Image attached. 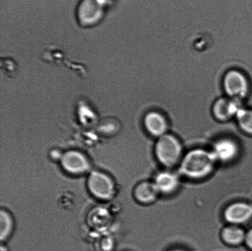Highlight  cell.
<instances>
[{"instance_id":"17","label":"cell","mask_w":252,"mask_h":251,"mask_svg":"<svg viewBox=\"0 0 252 251\" xmlns=\"http://www.w3.org/2000/svg\"><path fill=\"white\" fill-rule=\"evenodd\" d=\"M182 251V250H175V251Z\"/></svg>"},{"instance_id":"1","label":"cell","mask_w":252,"mask_h":251,"mask_svg":"<svg viewBox=\"0 0 252 251\" xmlns=\"http://www.w3.org/2000/svg\"><path fill=\"white\" fill-rule=\"evenodd\" d=\"M216 160L212 152L194 150L185 157L182 164V171L190 178H202L212 171Z\"/></svg>"},{"instance_id":"16","label":"cell","mask_w":252,"mask_h":251,"mask_svg":"<svg viewBox=\"0 0 252 251\" xmlns=\"http://www.w3.org/2000/svg\"><path fill=\"white\" fill-rule=\"evenodd\" d=\"M246 242L249 247L252 250V230H251L246 236Z\"/></svg>"},{"instance_id":"9","label":"cell","mask_w":252,"mask_h":251,"mask_svg":"<svg viewBox=\"0 0 252 251\" xmlns=\"http://www.w3.org/2000/svg\"><path fill=\"white\" fill-rule=\"evenodd\" d=\"M145 125L148 131L155 136H162L167 129V122L159 113L151 112L146 115Z\"/></svg>"},{"instance_id":"12","label":"cell","mask_w":252,"mask_h":251,"mask_svg":"<svg viewBox=\"0 0 252 251\" xmlns=\"http://www.w3.org/2000/svg\"><path fill=\"white\" fill-rule=\"evenodd\" d=\"M158 192L154 184L143 183L135 189V195L141 202L148 203L155 200Z\"/></svg>"},{"instance_id":"11","label":"cell","mask_w":252,"mask_h":251,"mask_svg":"<svg viewBox=\"0 0 252 251\" xmlns=\"http://www.w3.org/2000/svg\"><path fill=\"white\" fill-rule=\"evenodd\" d=\"M178 183L179 181L175 174L163 172L157 176L154 184L158 192L169 193L176 189Z\"/></svg>"},{"instance_id":"14","label":"cell","mask_w":252,"mask_h":251,"mask_svg":"<svg viewBox=\"0 0 252 251\" xmlns=\"http://www.w3.org/2000/svg\"><path fill=\"white\" fill-rule=\"evenodd\" d=\"M242 129L252 134V110L242 108L236 115Z\"/></svg>"},{"instance_id":"5","label":"cell","mask_w":252,"mask_h":251,"mask_svg":"<svg viewBox=\"0 0 252 251\" xmlns=\"http://www.w3.org/2000/svg\"><path fill=\"white\" fill-rule=\"evenodd\" d=\"M61 164L66 171L73 174H83L90 168V162L85 155L76 151L63 154Z\"/></svg>"},{"instance_id":"10","label":"cell","mask_w":252,"mask_h":251,"mask_svg":"<svg viewBox=\"0 0 252 251\" xmlns=\"http://www.w3.org/2000/svg\"><path fill=\"white\" fill-rule=\"evenodd\" d=\"M215 158L221 161H228L234 158L237 153L235 143L229 139H223L217 142L212 152Z\"/></svg>"},{"instance_id":"7","label":"cell","mask_w":252,"mask_h":251,"mask_svg":"<svg viewBox=\"0 0 252 251\" xmlns=\"http://www.w3.org/2000/svg\"><path fill=\"white\" fill-rule=\"evenodd\" d=\"M103 4V0H82L78 9L80 19L85 22L96 21L102 16Z\"/></svg>"},{"instance_id":"4","label":"cell","mask_w":252,"mask_h":251,"mask_svg":"<svg viewBox=\"0 0 252 251\" xmlns=\"http://www.w3.org/2000/svg\"><path fill=\"white\" fill-rule=\"evenodd\" d=\"M223 86L227 95L231 98L241 100L248 94V80L238 71L231 70L226 74L223 79Z\"/></svg>"},{"instance_id":"8","label":"cell","mask_w":252,"mask_h":251,"mask_svg":"<svg viewBox=\"0 0 252 251\" xmlns=\"http://www.w3.org/2000/svg\"><path fill=\"white\" fill-rule=\"evenodd\" d=\"M252 216V207L246 203H238L229 206L225 211V218L229 222H245Z\"/></svg>"},{"instance_id":"3","label":"cell","mask_w":252,"mask_h":251,"mask_svg":"<svg viewBox=\"0 0 252 251\" xmlns=\"http://www.w3.org/2000/svg\"><path fill=\"white\" fill-rule=\"evenodd\" d=\"M181 153V146L176 139L171 135L160 137L157 145V154L161 163L170 166L177 162Z\"/></svg>"},{"instance_id":"15","label":"cell","mask_w":252,"mask_h":251,"mask_svg":"<svg viewBox=\"0 0 252 251\" xmlns=\"http://www.w3.org/2000/svg\"><path fill=\"white\" fill-rule=\"evenodd\" d=\"M12 228V220L11 216L6 211H1L0 213V237L1 240H6L9 237Z\"/></svg>"},{"instance_id":"13","label":"cell","mask_w":252,"mask_h":251,"mask_svg":"<svg viewBox=\"0 0 252 251\" xmlns=\"http://www.w3.org/2000/svg\"><path fill=\"white\" fill-rule=\"evenodd\" d=\"M223 238L229 244L236 245L243 242L244 239V233L238 227H230L226 228L222 233Z\"/></svg>"},{"instance_id":"6","label":"cell","mask_w":252,"mask_h":251,"mask_svg":"<svg viewBox=\"0 0 252 251\" xmlns=\"http://www.w3.org/2000/svg\"><path fill=\"white\" fill-rule=\"evenodd\" d=\"M241 100L236 98H222L214 103L213 112L215 116L220 120H226L234 115L241 109Z\"/></svg>"},{"instance_id":"2","label":"cell","mask_w":252,"mask_h":251,"mask_svg":"<svg viewBox=\"0 0 252 251\" xmlns=\"http://www.w3.org/2000/svg\"><path fill=\"white\" fill-rule=\"evenodd\" d=\"M91 194L101 200H109L115 194V184L112 178L100 171H93L88 181Z\"/></svg>"}]
</instances>
